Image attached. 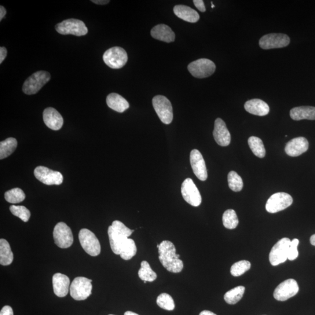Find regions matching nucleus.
<instances>
[{
    "label": "nucleus",
    "mask_w": 315,
    "mask_h": 315,
    "mask_svg": "<svg viewBox=\"0 0 315 315\" xmlns=\"http://www.w3.org/2000/svg\"><path fill=\"white\" fill-rule=\"evenodd\" d=\"M159 259L163 266L168 272L178 273L184 269V263L177 254V250L173 243L170 241H164L160 244L159 248Z\"/></svg>",
    "instance_id": "obj_1"
},
{
    "label": "nucleus",
    "mask_w": 315,
    "mask_h": 315,
    "mask_svg": "<svg viewBox=\"0 0 315 315\" xmlns=\"http://www.w3.org/2000/svg\"><path fill=\"white\" fill-rule=\"evenodd\" d=\"M92 280L84 277H76L72 282L69 291L71 297L76 301H83L92 293Z\"/></svg>",
    "instance_id": "obj_2"
},
{
    "label": "nucleus",
    "mask_w": 315,
    "mask_h": 315,
    "mask_svg": "<svg viewBox=\"0 0 315 315\" xmlns=\"http://www.w3.org/2000/svg\"><path fill=\"white\" fill-rule=\"evenodd\" d=\"M50 78V73L45 71L34 73L25 81L23 87V92L29 95L38 93L49 82Z\"/></svg>",
    "instance_id": "obj_3"
},
{
    "label": "nucleus",
    "mask_w": 315,
    "mask_h": 315,
    "mask_svg": "<svg viewBox=\"0 0 315 315\" xmlns=\"http://www.w3.org/2000/svg\"><path fill=\"white\" fill-rule=\"evenodd\" d=\"M56 31L61 35H72L82 36L88 34V28L83 21L76 19H68L62 21L55 27Z\"/></svg>",
    "instance_id": "obj_4"
},
{
    "label": "nucleus",
    "mask_w": 315,
    "mask_h": 315,
    "mask_svg": "<svg viewBox=\"0 0 315 315\" xmlns=\"http://www.w3.org/2000/svg\"><path fill=\"white\" fill-rule=\"evenodd\" d=\"M153 107L161 122L170 124L173 120V109L171 102L163 95H156L152 99Z\"/></svg>",
    "instance_id": "obj_5"
},
{
    "label": "nucleus",
    "mask_w": 315,
    "mask_h": 315,
    "mask_svg": "<svg viewBox=\"0 0 315 315\" xmlns=\"http://www.w3.org/2000/svg\"><path fill=\"white\" fill-rule=\"evenodd\" d=\"M79 240L84 250L91 256H97L100 254L101 244L95 234L90 230L84 228L79 232Z\"/></svg>",
    "instance_id": "obj_6"
},
{
    "label": "nucleus",
    "mask_w": 315,
    "mask_h": 315,
    "mask_svg": "<svg viewBox=\"0 0 315 315\" xmlns=\"http://www.w3.org/2000/svg\"><path fill=\"white\" fill-rule=\"evenodd\" d=\"M103 60L110 68L119 69L126 65L128 56L125 50L116 46L106 51L104 54Z\"/></svg>",
    "instance_id": "obj_7"
},
{
    "label": "nucleus",
    "mask_w": 315,
    "mask_h": 315,
    "mask_svg": "<svg viewBox=\"0 0 315 315\" xmlns=\"http://www.w3.org/2000/svg\"><path fill=\"white\" fill-rule=\"evenodd\" d=\"M188 68L190 74L195 77L204 78L214 74L216 66L213 61L207 58H200L190 63Z\"/></svg>",
    "instance_id": "obj_8"
},
{
    "label": "nucleus",
    "mask_w": 315,
    "mask_h": 315,
    "mask_svg": "<svg viewBox=\"0 0 315 315\" xmlns=\"http://www.w3.org/2000/svg\"><path fill=\"white\" fill-rule=\"evenodd\" d=\"M53 238L55 244L62 249L70 247L74 241L71 228L63 222H58L55 226Z\"/></svg>",
    "instance_id": "obj_9"
},
{
    "label": "nucleus",
    "mask_w": 315,
    "mask_h": 315,
    "mask_svg": "<svg viewBox=\"0 0 315 315\" xmlns=\"http://www.w3.org/2000/svg\"><path fill=\"white\" fill-rule=\"evenodd\" d=\"M293 202L292 197L286 193L280 192L274 194L267 201L266 209L270 213L286 209Z\"/></svg>",
    "instance_id": "obj_10"
},
{
    "label": "nucleus",
    "mask_w": 315,
    "mask_h": 315,
    "mask_svg": "<svg viewBox=\"0 0 315 315\" xmlns=\"http://www.w3.org/2000/svg\"><path fill=\"white\" fill-rule=\"evenodd\" d=\"M291 242L289 238H284L274 245L269 255V261L272 266H277L287 261Z\"/></svg>",
    "instance_id": "obj_11"
},
{
    "label": "nucleus",
    "mask_w": 315,
    "mask_h": 315,
    "mask_svg": "<svg viewBox=\"0 0 315 315\" xmlns=\"http://www.w3.org/2000/svg\"><path fill=\"white\" fill-rule=\"evenodd\" d=\"M34 175L36 179L46 185H60L63 182V176L58 171H54L45 167L35 168Z\"/></svg>",
    "instance_id": "obj_12"
},
{
    "label": "nucleus",
    "mask_w": 315,
    "mask_h": 315,
    "mask_svg": "<svg viewBox=\"0 0 315 315\" xmlns=\"http://www.w3.org/2000/svg\"><path fill=\"white\" fill-rule=\"evenodd\" d=\"M299 291V286L294 279H288L278 285L274 292V297L277 301H285L293 297Z\"/></svg>",
    "instance_id": "obj_13"
},
{
    "label": "nucleus",
    "mask_w": 315,
    "mask_h": 315,
    "mask_svg": "<svg viewBox=\"0 0 315 315\" xmlns=\"http://www.w3.org/2000/svg\"><path fill=\"white\" fill-rule=\"evenodd\" d=\"M290 39L288 36L283 34H270L263 36L259 40V46L263 49L282 48L287 46Z\"/></svg>",
    "instance_id": "obj_14"
},
{
    "label": "nucleus",
    "mask_w": 315,
    "mask_h": 315,
    "mask_svg": "<svg viewBox=\"0 0 315 315\" xmlns=\"http://www.w3.org/2000/svg\"><path fill=\"white\" fill-rule=\"evenodd\" d=\"M181 192L187 203L194 207L200 206L201 203V196L199 189L192 179L187 178L183 182Z\"/></svg>",
    "instance_id": "obj_15"
},
{
    "label": "nucleus",
    "mask_w": 315,
    "mask_h": 315,
    "mask_svg": "<svg viewBox=\"0 0 315 315\" xmlns=\"http://www.w3.org/2000/svg\"><path fill=\"white\" fill-rule=\"evenodd\" d=\"M190 164L194 174L201 181H206L208 177L206 163L202 154L197 149H193L190 155Z\"/></svg>",
    "instance_id": "obj_16"
},
{
    "label": "nucleus",
    "mask_w": 315,
    "mask_h": 315,
    "mask_svg": "<svg viewBox=\"0 0 315 315\" xmlns=\"http://www.w3.org/2000/svg\"><path fill=\"white\" fill-rule=\"evenodd\" d=\"M213 136L216 142L220 146H226L230 144L231 137L229 131L227 129L224 121L220 118L215 121Z\"/></svg>",
    "instance_id": "obj_17"
},
{
    "label": "nucleus",
    "mask_w": 315,
    "mask_h": 315,
    "mask_svg": "<svg viewBox=\"0 0 315 315\" xmlns=\"http://www.w3.org/2000/svg\"><path fill=\"white\" fill-rule=\"evenodd\" d=\"M44 123L49 129L58 130L63 125L64 120L56 109L53 108H47L43 113Z\"/></svg>",
    "instance_id": "obj_18"
},
{
    "label": "nucleus",
    "mask_w": 315,
    "mask_h": 315,
    "mask_svg": "<svg viewBox=\"0 0 315 315\" xmlns=\"http://www.w3.org/2000/svg\"><path fill=\"white\" fill-rule=\"evenodd\" d=\"M309 148V142L305 137L292 139L285 146V151L290 156H298L305 152Z\"/></svg>",
    "instance_id": "obj_19"
},
{
    "label": "nucleus",
    "mask_w": 315,
    "mask_h": 315,
    "mask_svg": "<svg viewBox=\"0 0 315 315\" xmlns=\"http://www.w3.org/2000/svg\"><path fill=\"white\" fill-rule=\"evenodd\" d=\"M70 281L69 278L61 273L55 274L53 276V287L54 294L58 297H64L68 294Z\"/></svg>",
    "instance_id": "obj_20"
},
{
    "label": "nucleus",
    "mask_w": 315,
    "mask_h": 315,
    "mask_svg": "<svg viewBox=\"0 0 315 315\" xmlns=\"http://www.w3.org/2000/svg\"><path fill=\"white\" fill-rule=\"evenodd\" d=\"M152 37L167 43L175 41V34L170 27L165 24L156 25L151 31Z\"/></svg>",
    "instance_id": "obj_21"
},
{
    "label": "nucleus",
    "mask_w": 315,
    "mask_h": 315,
    "mask_svg": "<svg viewBox=\"0 0 315 315\" xmlns=\"http://www.w3.org/2000/svg\"><path fill=\"white\" fill-rule=\"evenodd\" d=\"M245 109L251 114L259 116H266L270 112L269 105L259 99L247 101L245 104Z\"/></svg>",
    "instance_id": "obj_22"
},
{
    "label": "nucleus",
    "mask_w": 315,
    "mask_h": 315,
    "mask_svg": "<svg viewBox=\"0 0 315 315\" xmlns=\"http://www.w3.org/2000/svg\"><path fill=\"white\" fill-rule=\"evenodd\" d=\"M176 16L190 23H196L200 19L199 14L190 7L184 5L176 6L174 8Z\"/></svg>",
    "instance_id": "obj_23"
},
{
    "label": "nucleus",
    "mask_w": 315,
    "mask_h": 315,
    "mask_svg": "<svg viewBox=\"0 0 315 315\" xmlns=\"http://www.w3.org/2000/svg\"><path fill=\"white\" fill-rule=\"evenodd\" d=\"M108 232L110 245L113 252L116 255H120L123 245L129 238L116 231L112 226L109 227Z\"/></svg>",
    "instance_id": "obj_24"
},
{
    "label": "nucleus",
    "mask_w": 315,
    "mask_h": 315,
    "mask_svg": "<svg viewBox=\"0 0 315 315\" xmlns=\"http://www.w3.org/2000/svg\"><path fill=\"white\" fill-rule=\"evenodd\" d=\"M106 104L113 111L119 113L125 112L130 107L129 102L127 101L126 99L116 93L108 95L106 98Z\"/></svg>",
    "instance_id": "obj_25"
},
{
    "label": "nucleus",
    "mask_w": 315,
    "mask_h": 315,
    "mask_svg": "<svg viewBox=\"0 0 315 315\" xmlns=\"http://www.w3.org/2000/svg\"><path fill=\"white\" fill-rule=\"evenodd\" d=\"M291 118L294 120L303 119L315 120V107L313 106H299L293 108L290 111Z\"/></svg>",
    "instance_id": "obj_26"
},
{
    "label": "nucleus",
    "mask_w": 315,
    "mask_h": 315,
    "mask_svg": "<svg viewBox=\"0 0 315 315\" xmlns=\"http://www.w3.org/2000/svg\"><path fill=\"white\" fill-rule=\"evenodd\" d=\"M14 255L8 241L5 239L0 240V264L2 266H9L13 262Z\"/></svg>",
    "instance_id": "obj_27"
},
{
    "label": "nucleus",
    "mask_w": 315,
    "mask_h": 315,
    "mask_svg": "<svg viewBox=\"0 0 315 315\" xmlns=\"http://www.w3.org/2000/svg\"><path fill=\"white\" fill-rule=\"evenodd\" d=\"M16 138L10 137L0 142V159L3 160L12 155L17 147Z\"/></svg>",
    "instance_id": "obj_28"
},
{
    "label": "nucleus",
    "mask_w": 315,
    "mask_h": 315,
    "mask_svg": "<svg viewBox=\"0 0 315 315\" xmlns=\"http://www.w3.org/2000/svg\"><path fill=\"white\" fill-rule=\"evenodd\" d=\"M245 288L244 286H238L226 292L224 295V299L227 303L234 305L240 301L243 297Z\"/></svg>",
    "instance_id": "obj_29"
},
{
    "label": "nucleus",
    "mask_w": 315,
    "mask_h": 315,
    "mask_svg": "<svg viewBox=\"0 0 315 315\" xmlns=\"http://www.w3.org/2000/svg\"><path fill=\"white\" fill-rule=\"evenodd\" d=\"M248 144L254 154L261 159L266 155V149L261 138L252 136L249 138Z\"/></svg>",
    "instance_id": "obj_30"
},
{
    "label": "nucleus",
    "mask_w": 315,
    "mask_h": 315,
    "mask_svg": "<svg viewBox=\"0 0 315 315\" xmlns=\"http://www.w3.org/2000/svg\"><path fill=\"white\" fill-rule=\"evenodd\" d=\"M138 276L142 281L152 282L156 280L157 274L151 268L149 264L146 261H142L141 268L138 271Z\"/></svg>",
    "instance_id": "obj_31"
},
{
    "label": "nucleus",
    "mask_w": 315,
    "mask_h": 315,
    "mask_svg": "<svg viewBox=\"0 0 315 315\" xmlns=\"http://www.w3.org/2000/svg\"><path fill=\"white\" fill-rule=\"evenodd\" d=\"M223 225L227 229H233L237 228L239 220L235 210H227L222 216Z\"/></svg>",
    "instance_id": "obj_32"
},
{
    "label": "nucleus",
    "mask_w": 315,
    "mask_h": 315,
    "mask_svg": "<svg viewBox=\"0 0 315 315\" xmlns=\"http://www.w3.org/2000/svg\"><path fill=\"white\" fill-rule=\"evenodd\" d=\"M137 247L135 242L130 238L123 245L122 251L120 253V257L125 261H129L136 254Z\"/></svg>",
    "instance_id": "obj_33"
},
{
    "label": "nucleus",
    "mask_w": 315,
    "mask_h": 315,
    "mask_svg": "<svg viewBox=\"0 0 315 315\" xmlns=\"http://www.w3.org/2000/svg\"><path fill=\"white\" fill-rule=\"evenodd\" d=\"M5 197L6 201H8L9 203L17 204L23 201L26 196H25L23 190L20 188H14L6 192Z\"/></svg>",
    "instance_id": "obj_34"
},
{
    "label": "nucleus",
    "mask_w": 315,
    "mask_h": 315,
    "mask_svg": "<svg viewBox=\"0 0 315 315\" xmlns=\"http://www.w3.org/2000/svg\"><path fill=\"white\" fill-rule=\"evenodd\" d=\"M229 188L233 192L241 191L244 187L243 179L235 171H230L228 175Z\"/></svg>",
    "instance_id": "obj_35"
},
{
    "label": "nucleus",
    "mask_w": 315,
    "mask_h": 315,
    "mask_svg": "<svg viewBox=\"0 0 315 315\" xmlns=\"http://www.w3.org/2000/svg\"><path fill=\"white\" fill-rule=\"evenodd\" d=\"M156 303L158 305L164 309L173 310L175 309V305L174 299L170 295L167 294V293H163L158 296Z\"/></svg>",
    "instance_id": "obj_36"
},
{
    "label": "nucleus",
    "mask_w": 315,
    "mask_h": 315,
    "mask_svg": "<svg viewBox=\"0 0 315 315\" xmlns=\"http://www.w3.org/2000/svg\"><path fill=\"white\" fill-rule=\"evenodd\" d=\"M251 264L247 261H241L234 263L230 268V273L234 277L243 275L251 269Z\"/></svg>",
    "instance_id": "obj_37"
},
{
    "label": "nucleus",
    "mask_w": 315,
    "mask_h": 315,
    "mask_svg": "<svg viewBox=\"0 0 315 315\" xmlns=\"http://www.w3.org/2000/svg\"><path fill=\"white\" fill-rule=\"evenodd\" d=\"M10 210L14 215L20 218L21 220L25 222H28L31 217L30 211L24 206L13 205V206H10Z\"/></svg>",
    "instance_id": "obj_38"
},
{
    "label": "nucleus",
    "mask_w": 315,
    "mask_h": 315,
    "mask_svg": "<svg viewBox=\"0 0 315 315\" xmlns=\"http://www.w3.org/2000/svg\"><path fill=\"white\" fill-rule=\"evenodd\" d=\"M116 231L122 234L123 235L129 238L134 230H131L119 221H113L111 225Z\"/></svg>",
    "instance_id": "obj_39"
},
{
    "label": "nucleus",
    "mask_w": 315,
    "mask_h": 315,
    "mask_svg": "<svg viewBox=\"0 0 315 315\" xmlns=\"http://www.w3.org/2000/svg\"><path fill=\"white\" fill-rule=\"evenodd\" d=\"M299 241L298 239L293 240L291 242L290 245H289L288 259L289 261H294L298 258L299 253L297 250V248L299 245Z\"/></svg>",
    "instance_id": "obj_40"
},
{
    "label": "nucleus",
    "mask_w": 315,
    "mask_h": 315,
    "mask_svg": "<svg viewBox=\"0 0 315 315\" xmlns=\"http://www.w3.org/2000/svg\"><path fill=\"white\" fill-rule=\"evenodd\" d=\"M193 3L196 8L200 11L201 12L204 13L206 12V7H205L203 0H194Z\"/></svg>",
    "instance_id": "obj_41"
},
{
    "label": "nucleus",
    "mask_w": 315,
    "mask_h": 315,
    "mask_svg": "<svg viewBox=\"0 0 315 315\" xmlns=\"http://www.w3.org/2000/svg\"><path fill=\"white\" fill-rule=\"evenodd\" d=\"M0 315H14L12 307L10 306H4L0 312Z\"/></svg>",
    "instance_id": "obj_42"
},
{
    "label": "nucleus",
    "mask_w": 315,
    "mask_h": 315,
    "mask_svg": "<svg viewBox=\"0 0 315 315\" xmlns=\"http://www.w3.org/2000/svg\"><path fill=\"white\" fill-rule=\"evenodd\" d=\"M7 56V50L5 47H0V64L5 60Z\"/></svg>",
    "instance_id": "obj_43"
},
{
    "label": "nucleus",
    "mask_w": 315,
    "mask_h": 315,
    "mask_svg": "<svg viewBox=\"0 0 315 315\" xmlns=\"http://www.w3.org/2000/svg\"><path fill=\"white\" fill-rule=\"evenodd\" d=\"M91 2L99 5H107L110 2L109 0H92Z\"/></svg>",
    "instance_id": "obj_44"
},
{
    "label": "nucleus",
    "mask_w": 315,
    "mask_h": 315,
    "mask_svg": "<svg viewBox=\"0 0 315 315\" xmlns=\"http://www.w3.org/2000/svg\"><path fill=\"white\" fill-rule=\"evenodd\" d=\"M7 13L6 10L3 6L0 7V21H2L5 17Z\"/></svg>",
    "instance_id": "obj_45"
},
{
    "label": "nucleus",
    "mask_w": 315,
    "mask_h": 315,
    "mask_svg": "<svg viewBox=\"0 0 315 315\" xmlns=\"http://www.w3.org/2000/svg\"><path fill=\"white\" fill-rule=\"evenodd\" d=\"M199 315H217L213 312H211L209 310H203L201 312Z\"/></svg>",
    "instance_id": "obj_46"
},
{
    "label": "nucleus",
    "mask_w": 315,
    "mask_h": 315,
    "mask_svg": "<svg viewBox=\"0 0 315 315\" xmlns=\"http://www.w3.org/2000/svg\"><path fill=\"white\" fill-rule=\"evenodd\" d=\"M310 244L315 246V234L312 236H311L310 239Z\"/></svg>",
    "instance_id": "obj_47"
},
{
    "label": "nucleus",
    "mask_w": 315,
    "mask_h": 315,
    "mask_svg": "<svg viewBox=\"0 0 315 315\" xmlns=\"http://www.w3.org/2000/svg\"><path fill=\"white\" fill-rule=\"evenodd\" d=\"M124 315H139V314L136 313L131 312V311H127V312L124 313Z\"/></svg>",
    "instance_id": "obj_48"
},
{
    "label": "nucleus",
    "mask_w": 315,
    "mask_h": 315,
    "mask_svg": "<svg viewBox=\"0 0 315 315\" xmlns=\"http://www.w3.org/2000/svg\"><path fill=\"white\" fill-rule=\"evenodd\" d=\"M211 5H212V9L214 8L215 6L213 5V4H212V2H211Z\"/></svg>",
    "instance_id": "obj_49"
},
{
    "label": "nucleus",
    "mask_w": 315,
    "mask_h": 315,
    "mask_svg": "<svg viewBox=\"0 0 315 315\" xmlns=\"http://www.w3.org/2000/svg\"><path fill=\"white\" fill-rule=\"evenodd\" d=\"M109 315H114V314H109Z\"/></svg>",
    "instance_id": "obj_50"
}]
</instances>
